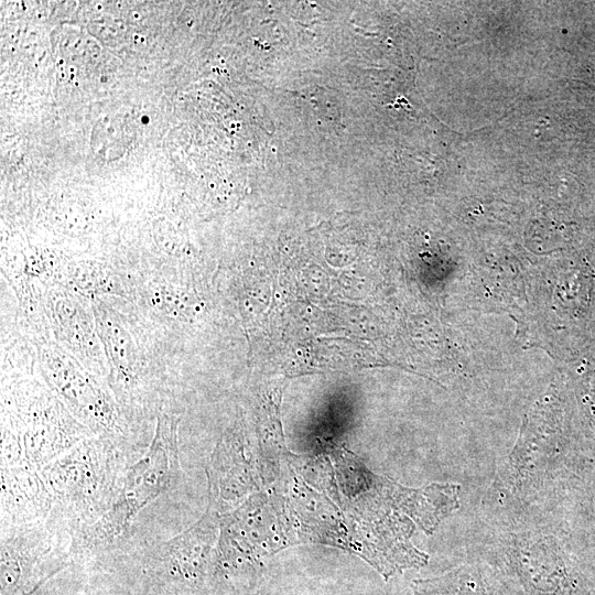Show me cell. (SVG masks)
Returning <instances> with one entry per match:
<instances>
[{"label": "cell", "mask_w": 595, "mask_h": 595, "mask_svg": "<svg viewBox=\"0 0 595 595\" xmlns=\"http://www.w3.org/2000/svg\"><path fill=\"white\" fill-rule=\"evenodd\" d=\"M413 592L414 595H493L486 576L473 564L439 576L415 580Z\"/></svg>", "instance_id": "6"}, {"label": "cell", "mask_w": 595, "mask_h": 595, "mask_svg": "<svg viewBox=\"0 0 595 595\" xmlns=\"http://www.w3.org/2000/svg\"><path fill=\"white\" fill-rule=\"evenodd\" d=\"M40 363L50 387L85 423L97 429L113 425L115 410L110 398L87 370L61 347H42Z\"/></svg>", "instance_id": "2"}, {"label": "cell", "mask_w": 595, "mask_h": 595, "mask_svg": "<svg viewBox=\"0 0 595 595\" xmlns=\"http://www.w3.org/2000/svg\"><path fill=\"white\" fill-rule=\"evenodd\" d=\"M178 419L172 413L158 416L154 437L145 454L128 469L110 508L88 528L85 547H102L127 530L138 513L180 479Z\"/></svg>", "instance_id": "1"}, {"label": "cell", "mask_w": 595, "mask_h": 595, "mask_svg": "<svg viewBox=\"0 0 595 595\" xmlns=\"http://www.w3.org/2000/svg\"><path fill=\"white\" fill-rule=\"evenodd\" d=\"M95 326L116 381L126 388L136 380L138 355L136 345L123 325L104 304L94 305Z\"/></svg>", "instance_id": "5"}, {"label": "cell", "mask_w": 595, "mask_h": 595, "mask_svg": "<svg viewBox=\"0 0 595 595\" xmlns=\"http://www.w3.org/2000/svg\"><path fill=\"white\" fill-rule=\"evenodd\" d=\"M52 313L57 335L65 347L96 372H105L102 344L84 309L69 296H60L54 302Z\"/></svg>", "instance_id": "3"}, {"label": "cell", "mask_w": 595, "mask_h": 595, "mask_svg": "<svg viewBox=\"0 0 595 595\" xmlns=\"http://www.w3.org/2000/svg\"><path fill=\"white\" fill-rule=\"evenodd\" d=\"M214 536L215 512L209 502L201 520L164 542L161 545V553L172 571L191 575L202 567L213 544Z\"/></svg>", "instance_id": "4"}]
</instances>
